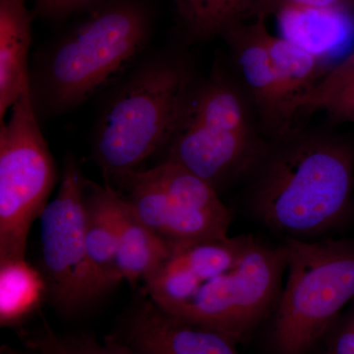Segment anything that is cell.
I'll list each match as a JSON object with an SVG mask.
<instances>
[{"label":"cell","instance_id":"cell-12","mask_svg":"<svg viewBox=\"0 0 354 354\" xmlns=\"http://www.w3.org/2000/svg\"><path fill=\"white\" fill-rule=\"evenodd\" d=\"M32 14L27 0H0V120L31 88Z\"/></svg>","mask_w":354,"mask_h":354},{"label":"cell","instance_id":"cell-19","mask_svg":"<svg viewBox=\"0 0 354 354\" xmlns=\"http://www.w3.org/2000/svg\"><path fill=\"white\" fill-rule=\"evenodd\" d=\"M147 176L176 201L190 208L232 218L218 191L206 180L176 162L164 160L144 171Z\"/></svg>","mask_w":354,"mask_h":354},{"label":"cell","instance_id":"cell-9","mask_svg":"<svg viewBox=\"0 0 354 354\" xmlns=\"http://www.w3.org/2000/svg\"><path fill=\"white\" fill-rule=\"evenodd\" d=\"M266 19L258 17L235 25L221 38L227 41L234 72L252 104L261 132L269 140L298 127L270 55Z\"/></svg>","mask_w":354,"mask_h":354},{"label":"cell","instance_id":"cell-5","mask_svg":"<svg viewBox=\"0 0 354 354\" xmlns=\"http://www.w3.org/2000/svg\"><path fill=\"white\" fill-rule=\"evenodd\" d=\"M239 77L218 62L191 87L164 160L201 177L216 191L252 174L267 147Z\"/></svg>","mask_w":354,"mask_h":354},{"label":"cell","instance_id":"cell-3","mask_svg":"<svg viewBox=\"0 0 354 354\" xmlns=\"http://www.w3.org/2000/svg\"><path fill=\"white\" fill-rule=\"evenodd\" d=\"M185 55L162 51L145 58L102 102L93 131V157L108 183L120 187L164 151L196 80Z\"/></svg>","mask_w":354,"mask_h":354},{"label":"cell","instance_id":"cell-20","mask_svg":"<svg viewBox=\"0 0 354 354\" xmlns=\"http://www.w3.org/2000/svg\"><path fill=\"white\" fill-rule=\"evenodd\" d=\"M25 342L36 354H135L109 339L100 342L93 335H58L48 324L26 337Z\"/></svg>","mask_w":354,"mask_h":354},{"label":"cell","instance_id":"cell-8","mask_svg":"<svg viewBox=\"0 0 354 354\" xmlns=\"http://www.w3.org/2000/svg\"><path fill=\"white\" fill-rule=\"evenodd\" d=\"M87 180L73 156L64 160L59 189L41 216V271L48 299L66 315L100 297L86 250Z\"/></svg>","mask_w":354,"mask_h":354},{"label":"cell","instance_id":"cell-13","mask_svg":"<svg viewBox=\"0 0 354 354\" xmlns=\"http://www.w3.org/2000/svg\"><path fill=\"white\" fill-rule=\"evenodd\" d=\"M113 214L118 232V265L121 279L145 281L171 253V244L147 227L131 205L113 188Z\"/></svg>","mask_w":354,"mask_h":354},{"label":"cell","instance_id":"cell-21","mask_svg":"<svg viewBox=\"0 0 354 354\" xmlns=\"http://www.w3.org/2000/svg\"><path fill=\"white\" fill-rule=\"evenodd\" d=\"M317 111L327 113L335 122H354V74L310 106L305 115Z\"/></svg>","mask_w":354,"mask_h":354},{"label":"cell","instance_id":"cell-17","mask_svg":"<svg viewBox=\"0 0 354 354\" xmlns=\"http://www.w3.org/2000/svg\"><path fill=\"white\" fill-rule=\"evenodd\" d=\"M268 48L281 81L286 104L297 122L300 104L313 93L330 69L320 58L271 32L268 36Z\"/></svg>","mask_w":354,"mask_h":354},{"label":"cell","instance_id":"cell-14","mask_svg":"<svg viewBox=\"0 0 354 354\" xmlns=\"http://www.w3.org/2000/svg\"><path fill=\"white\" fill-rule=\"evenodd\" d=\"M274 14L281 31L279 37L326 64L341 50L351 34V23L346 10L285 6Z\"/></svg>","mask_w":354,"mask_h":354},{"label":"cell","instance_id":"cell-11","mask_svg":"<svg viewBox=\"0 0 354 354\" xmlns=\"http://www.w3.org/2000/svg\"><path fill=\"white\" fill-rule=\"evenodd\" d=\"M140 220L169 243L225 239L232 218L190 208L167 195L144 171L120 187Z\"/></svg>","mask_w":354,"mask_h":354},{"label":"cell","instance_id":"cell-15","mask_svg":"<svg viewBox=\"0 0 354 354\" xmlns=\"http://www.w3.org/2000/svg\"><path fill=\"white\" fill-rule=\"evenodd\" d=\"M113 188L87 180L86 250L100 297L118 286V232L113 214Z\"/></svg>","mask_w":354,"mask_h":354},{"label":"cell","instance_id":"cell-2","mask_svg":"<svg viewBox=\"0 0 354 354\" xmlns=\"http://www.w3.org/2000/svg\"><path fill=\"white\" fill-rule=\"evenodd\" d=\"M251 176L249 206L255 218L286 239L307 241L348 218L354 148L335 135L295 128L268 140Z\"/></svg>","mask_w":354,"mask_h":354},{"label":"cell","instance_id":"cell-22","mask_svg":"<svg viewBox=\"0 0 354 354\" xmlns=\"http://www.w3.org/2000/svg\"><path fill=\"white\" fill-rule=\"evenodd\" d=\"M313 353L354 354V306L335 320Z\"/></svg>","mask_w":354,"mask_h":354},{"label":"cell","instance_id":"cell-16","mask_svg":"<svg viewBox=\"0 0 354 354\" xmlns=\"http://www.w3.org/2000/svg\"><path fill=\"white\" fill-rule=\"evenodd\" d=\"M272 0H186L177 6L191 41L220 36L241 23L271 15Z\"/></svg>","mask_w":354,"mask_h":354},{"label":"cell","instance_id":"cell-7","mask_svg":"<svg viewBox=\"0 0 354 354\" xmlns=\"http://www.w3.org/2000/svg\"><path fill=\"white\" fill-rule=\"evenodd\" d=\"M10 111L0 127V264L26 259L30 230L57 181L31 91Z\"/></svg>","mask_w":354,"mask_h":354},{"label":"cell","instance_id":"cell-1","mask_svg":"<svg viewBox=\"0 0 354 354\" xmlns=\"http://www.w3.org/2000/svg\"><path fill=\"white\" fill-rule=\"evenodd\" d=\"M286 266L285 244L251 235L181 242L146 279V290L167 313L239 344L272 313Z\"/></svg>","mask_w":354,"mask_h":354},{"label":"cell","instance_id":"cell-24","mask_svg":"<svg viewBox=\"0 0 354 354\" xmlns=\"http://www.w3.org/2000/svg\"><path fill=\"white\" fill-rule=\"evenodd\" d=\"M104 0H36L35 10L41 17L59 19L87 7H95Z\"/></svg>","mask_w":354,"mask_h":354},{"label":"cell","instance_id":"cell-26","mask_svg":"<svg viewBox=\"0 0 354 354\" xmlns=\"http://www.w3.org/2000/svg\"><path fill=\"white\" fill-rule=\"evenodd\" d=\"M0 354H23L18 353V351H13V349L7 348V346H2Z\"/></svg>","mask_w":354,"mask_h":354},{"label":"cell","instance_id":"cell-27","mask_svg":"<svg viewBox=\"0 0 354 354\" xmlns=\"http://www.w3.org/2000/svg\"><path fill=\"white\" fill-rule=\"evenodd\" d=\"M184 1H186V0H176V6H179V4L183 3Z\"/></svg>","mask_w":354,"mask_h":354},{"label":"cell","instance_id":"cell-25","mask_svg":"<svg viewBox=\"0 0 354 354\" xmlns=\"http://www.w3.org/2000/svg\"><path fill=\"white\" fill-rule=\"evenodd\" d=\"M353 4L354 0H272L271 14L276 12L279 7L285 6L319 7L348 11Z\"/></svg>","mask_w":354,"mask_h":354},{"label":"cell","instance_id":"cell-6","mask_svg":"<svg viewBox=\"0 0 354 354\" xmlns=\"http://www.w3.org/2000/svg\"><path fill=\"white\" fill-rule=\"evenodd\" d=\"M288 279L274 308L272 354H313L354 298V242L286 239Z\"/></svg>","mask_w":354,"mask_h":354},{"label":"cell","instance_id":"cell-10","mask_svg":"<svg viewBox=\"0 0 354 354\" xmlns=\"http://www.w3.org/2000/svg\"><path fill=\"white\" fill-rule=\"evenodd\" d=\"M106 339L135 354H239L227 335L167 313L150 298L133 307Z\"/></svg>","mask_w":354,"mask_h":354},{"label":"cell","instance_id":"cell-4","mask_svg":"<svg viewBox=\"0 0 354 354\" xmlns=\"http://www.w3.org/2000/svg\"><path fill=\"white\" fill-rule=\"evenodd\" d=\"M153 16L138 0H104L35 57L31 97L39 120L68 113L143 50Z\"/></svg>","mask_w":354,"mask_h":354},{"label":"cell","instance_id":"cell-18","mask_svg":"<svg viewBox=\"0 0 354 354\" xmlns=\"http://www.w3.org/2000/svg\"><path fill=\"white\" fill-rule=\"evenodd\" d=\"M48 299L46 281L39 270L26 259L0 264V325L13 327Z\"/></svg>","mask_w":354,"mask_h":354},{"label":"cell","instance_id":"cell-23","mask_svg":"<svg viewBox=\"0 0 354 354\" xmlns=\"http://www.w3.org/2000/svg\"><path fill=\"white\" fill-rule=\"evenodd\" d=\"M354 74V50L351 55H348L344 59H342L339 64H335L330 68V71L326 74L325 77L317 85L315 90L311 95H309L304 102L300 104L299 113L304 116L305 111L310 106L322 99L337 88L339 84L346 81L349 77Z\"/></svg>","mask_w":354,"mask_h":354}]
</instances>
